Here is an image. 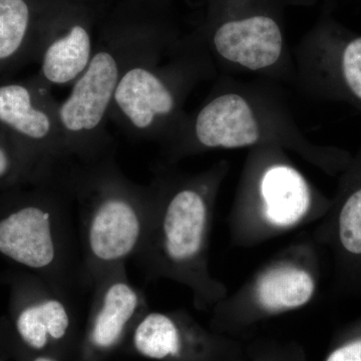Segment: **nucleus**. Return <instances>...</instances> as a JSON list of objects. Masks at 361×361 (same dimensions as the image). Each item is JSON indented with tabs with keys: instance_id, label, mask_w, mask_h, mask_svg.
Returning a JSON list of instances; mask_svg holds the SVG:
<instances>
[{
	"instance_id": "obj_1",
	"label": "nucleus",
	"mask_w": 361,
	"mask_h": 361,
	"mask_svg": "<svg viewBox=\"0 0 361 361\" xmlns=\"http://www.w3.org/2000/svg\"><path fill=\"white\" fill-rule=\"evenodd\" d=\"M68 183L78 211L82 279L92 289L99 278L135 259L148 231L152 193L123 175L109 156L75 165Z\"/></svg>"
},
{
	"instance_id": "obj_2",
	"label": "nucleus",
	"mask_w": 361,
	"mask_h": 361,
	"mask_svg": "<svg viewBox=\"0 0 361 361\" xmlns=\"http://www.w3.org/2000/svg\"><path fill=\"white\" fill-rule=\"evenodd\" d=\"M137 42L111 40L94 49L89 66L59 103L58 115L66 147L75 165L109 157L106 132L114 96L123 71L144 52Z\"/></svg>"
},
{
	"instance_id": "obj_3",
	"label": "nucleus",
	"mask_w": 361,
	"mask_h": 361,
	"mask_svg": "<svg viewBox=\"0 0 361 361\" xmlns=\"http://www.w3.org/2000/svg\"><path fill=\"white\" fill-rule=\"evenodd\" d=\"M208 218L205 196L196 188L176 189L161 204L152 195L148 231L135 259L148 268L189 276L203 253Z\"/></svg>"
},
{
	"instance_id": "obj_4",
	"label": "nucleus",
	"mask_w": 361,
	"mask_h": 361,
	"mask_svg": "<svg viewBox=\"0 0 361 361\" xmlns=\"http://www.w3.org/2000/svg\"><path fill=\"white\" fill-rule=\"evenodd\" d=\"M59 103L40 80L37 85H0V126L39 157L49 175L65 174L75 164L66 147Z\"/></svg>"
},
{
	"instance_id": "obj_5",
	"label": "nucleus",
	"mask_w": 361,
	"mask_h": 361,
	"mask_svg": "<svg viewBox=\"0 0 361 361\" xmlns=\"http://www.w3.org/2000/svg\"><path fill=\"white\" fill-rule=\"evenodd\" d=\"M146 51L123 71L110 120L134 137L153 134L177 110V96L149 61Z\"/></svg>"
},
{
	"instance_id": "obj_6",
	"label": "nucleus",
	"mask_w": 361,
	"mask_h": 361,
	"mask_svg": "<svg viewBox=\"0 0 361 361\" xmlns=\"http://www.w3.org/2000/svg\"><path fill=\"white\" fill-rule=\"evenodd\" d=\"M90 290L87 343L94 353H106L118 345L147 312L146 298L130 282L127 267L99 278Z\"/></svg>"
},
{
	"instance_id": "obj_7",
	"label": "nucleus",
	"mask_w": 361,
	"mask_h": 361,
	"mask_svg": "<svg viewBox=\"0 0 361 361\" xmlns=\"http://www.w3.org/2000/svg\"><path fill=\"white\" fill-rule=\"evenodd\" d=\"M214 44L227 61L258 71L279 59L282 35L272 18L253 16L221 25L214 35Z\"/></svg>"
},
{
	"instance_id": "obj_8",
	"label": "nucleus",
	"mask_w": 361,
	"mask_h": 361,
	"mask_svg": "<svg viewBox=\"0 0 361 361\" xmlns=\"http://www.w3.org/2000/svg\"><path fill=\"white\" fill-rule=\"evenodd\" d=\"M194 135L207 148L233 149L255 144L260 133L248 103L230 94L216 97L199 111Z\"/></svg>"
},
{
	"instance_id": "obj_9",
	"label": "nucleus",
	"mask_w": 361,
	"mask_h": 361,
	"mask_svg": "<svg viewBox=\"0 0 361 361\" xmlns=\"http://www.w3.org/2000/svg\"><path fill=\"white\" fill-rule=\"evenodd\" d=\"M73 297L44 280L35 296L16 316V327L20 338L35 350L63 341L73 326Z\"/></svg>"
},
{
	"instance_id": "obj_10",
	"label": "nucleus",
	"mask_w": 361,
	"mask_h": 361,
	"mask_svg": "<svg viewBox=\"0 0 361 361\" xmlns=\"http://www.w3.org/2000/svg\"><path fill=\"white\" fill-rule=\"evenodd\" d=\"M94 49L89 30L80 23L45 40L39 54L40 80L49 87L73 85L89 66Z\"/></svg>"
},
{
	"instance_id": "obj_11",
	"label": "nucleus",
	"mask_w": 361,
	"mask_h": 361,
	"mask_svg": "<svg viewBox=\"0 0 361 361\" xmlns=\"http://www.w3.org/2000/svg\"><path fill=\"white\" fill-rule=\"evenodd\" d=\"M261 193L267 219L278 227H290L302 219L310 205V194L302 176L294 169L276 166L263 177Z\"/></svg>"
},
{
	"instance_id": "obj_12",
	"label": "nucleus",
	"mask_w": 361,
	"mask_h": 361,
	"mask_svg": "<svg viewBox=\"0 0 361 361\" xmlns=\"http://www.w3.org/2000/svg\"><path fill=\"white\" fill-rule=\"evenodd\" d=\"M314 291V280L310 272L294 265L271 268L261 275L256 286L259 305L272 313L305 305Z\"/></svg>"
},
{
	"instance_id": "obj_13",
	"label": "nucleus",
	"mask_w": 361,
	"mask_h": 361,
	"mask_svg": "<svg viewBox=\"0 0 361 361\" xmlns=\"http://www.w3.org/2000/svg\"><path fill=\"white\" fill-rule=\"evenodd\" d=\"M133 346L145 357L166 360L180 355L182 332L177 320L161 312H146L133 329Z\"/></svg>"
},
{
	"instance_id": "obj_14",
	"label": "nucleus",
	"mask_w": 361,
	"mask_h": 361,
	"mask_svg": "<svg viewBox=\"0 0 361 361\" xmlns=\"http://www.w3.org/2000/svg\"><path fill=\"white\" fill-rule=\"evenodd\" d=\"M32 13L27 0H0V66L11 63L25 51Z\"/></svg>"
},
{
	"instance_id": "obj_15",
	"label": "nucleus",
	"mask_w": 361,
	"mask_h": 361,
	"mask_svg": "<svg viewBox=\"0 0 361 361\" xmlns=\"http://www.w3.org/2000/svg\"><path fill=\"white\" fill-rule=\"evenodd\" d=\"M339 237L345 250L361 255V189L351 195L342 207Z\"/></svg>"
},
{
	"instance_id": "obj_16",
	"label": "nucleus",
	"mask_w": 361,
	"mask_h": 361,
	"mask_svg": "<svg viewBox=\"0 0 361 361\" xmlns=\"http://www.w3.org/2000/svg\"><path fill=\"white\" fill-rule=\"evenodd\" d=\"M342 66L349 89L361 99V39L353 40L346 47Z\"/></svg>"
},
{
	"instance_id": "obj_17",
	"label": "nucleus",
	"mask_w": 361,
	"mask_h": 361,
	"mask_svg": "<svg viewBox=\"0 0 361 361\" xmlns=\"http://www.w3.org/2000/svg\"><path fill=\"white\" fill-rule=\"evenodd\" d=\"M327 361H361V341L351 342L336 349Z\"/></svg>"
},
{
	"instance_id": "obj_18",
	"label": "nucleus",
	"mask_w": 361,
	"mask_h": 361,
	"mask_svg": "<svg viewBox=\"0 0 361 361\" xmlns=\"http://www.w3.org/2000/svg\"><path fill=\"white\" fill-rule=\"evenodd\" d=\"M14 160L11 152L4 145L0 142V180L6 177L13 168Z\"/></svg>"
},
{
	"instance_id": "obj_19",
	"label": "nucleus",
	"mask_w": 361,
	"mask_h": 361,
	"mask_svg": "<svg viewBox=\"0 0 361 361\" xmlns=\"http://www.w3.org/2000/svg\"><path fill=\"white\" fill-rule=\"evenodd\" d=\"M33 361H56L54 360V358L49 357V356H39V357L35 358Z\"/></svg>"
}]
</instances>
